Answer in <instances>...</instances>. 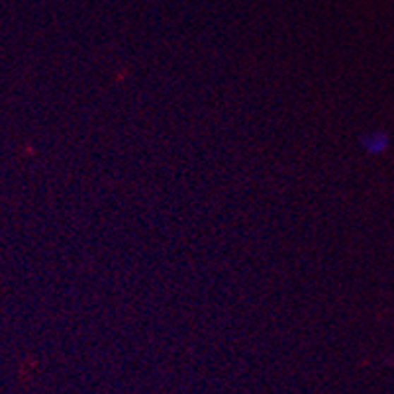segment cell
I'll use <instances>...</instances> for the list:
<instances>
[{
	"label": "cell",
	"mask_w": 394,
	"mask_h": 394,
	"mask_svg": "<svg viewBox=\"0 0 394 394\" xmlns=\"http://www.w3.org/2000/svg\"><path fill=\"white\" fill-rule=\"evenodd\" d=\"M388 145V138L383 131H375V133H367L363 138V148L367 149L369 153H383Z\"/></svg>",
	"instance_id": "cell-1"
}]
</instances>
